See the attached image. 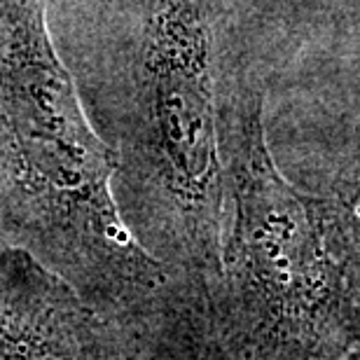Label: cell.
Instances as JSON below:
<instances>
[{"mask_svg": "<svg viewBox=\"0 0 360 360\" xmlns=\"http://www.w3.org/2000/svg\"><path fill=\"white\" fill-rule=\"evenodd\" d=\"M117 155L94 134L56 59L42 0L0 7V194L38 260L127 328L180 283L122 218Z\"/></svg>", "mask_w": 360, "mask_h": 360, "instance_id": "6da1fadb", "label": "cell"}, {"mask_svg": "<svg viewBox=\"0 0 360 360\" xmlns=\"http://www.w3.org/2000/svg\"><path fill=\"white\" fill-rule=\"evenodd\" d=\"M229 227L208 307L250 360H342L360 340L354 304L314 194L276 169L260 96L236 103L227 136Z\"/></svg>", "mask_w": 360, "mask_h": 360, "instance_id": "7a4b0ae2", "label": "cell"}, {"mask_svg": "<svg viewBox=\"0 0 360 360\" xmlns=\"http://www.w3.org/2000/svg\"><path fill=\"white\" fill-rule=\"evenodd\" d=\"M153 255L211 295L222 274L227 174L213 112L204 0H162L143 59Z\"/></svg>", "mask_w": 360, "mask_h": 360, "instance_id": "3957f363", "label": "cell"}, {"mask_svg": "<svg viewBox=\"0 0 360 360\" xmlns=\"http://www.w3.org/2000/svg\"><path fill=\"white\" fill-rule=\"evenodd\" d=\"M136 330L26 248L0 250V360H134Z\"/></svg>", "mask_w": 360, "mask_h": 360, "instance_id": "277c9868", "label": "cell"}, {"mask_svg": "<svg viewBox=\"0 0 360 360\" xmlns=\"http://www.w3.org/2000/svg\"><path fill=\"white\" fill-rule=\"evenodd\" d=\"M134 360H250L215 328L208 295L183 285L136 330Z\"/></svg>", "mask_w": 360, "mask_h": 360, "instance_id": "5b68a950", "label": "cell"}, {"mask_svg": "<svg viewBox=\"0 0 360 360\" xmlns=\"http://www.w3.org/2000/svg\"><path fill=\"white\" fill-rule=\"evenodd\" d=\"M323 232L360 311V155L349 160L330 180L328 190L314 194Z\"/></svg>", "mask_w": 360, "mask_h": 360, "instance_id": "8992f818", "label": "cell"}, {"mask_svg": "<svg viewBox=\"0 0 360 360\" xmlns=\"http://www.w3.org/2000/svg\"><path fill=\"white\" fill-rule=\"evenodd\" d=\"M342 360H360V344H356V347H354V349H351V351H349V354H347V356H344Z\"/></svg>", "mask_w": 360, "mask_h": 360, "instance_id": "52a82bcc", "label": "cell"}, {"mask_svg": "<svg viewBox=\"0 0 360 360\" xmlns=\"http://www.w3.org/2000/svg\"><path fill=\"white\" fill-rule=\"evenodd\" d=\"M358 344H360V340H358Z\"/></svg>", "mask_w": 360, "mask_h": 360, "instance_id": "ba28073f", "label": "cell"}]
</instances>
